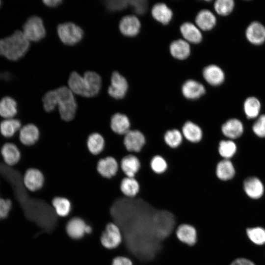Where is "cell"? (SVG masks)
Here are the masks:
<instances>
[{
    "label": "cell",
    "mask_w": 265,
    "mask_h": 265,
    "mask_svg": "<svg viewBox=\"0 0 265 265\" xmlns=\"http://www.w3.org/2000/svg\"><path fill=\"white\" fill-rule=\"evenodd\" d=\"M44 3L49 7H56L61 3L62 1L60 0H44L43 1Z\"/></svg>",
    "instance_id": "obj_46"
},
{
    "label": "cell",
    "mask_w": 265,
    "mask_h": 265,
    "mask_svg": "<svg viewBox=\"0 0 265 265\" xmlns=\"http://www.w3.org/2000/svg\"><path fill=\"white\" fill-rule=\"evenodd\" d=\"M246 233L248 238L253 244L258 246L265 244V229L263 227L247 228Z\"/></svg>",
    "instance_id": "obj_36"
},
{
    "label": "cell",
    "mask_w": 265,
    "mask_h": 265,
    "mask_svg": "<svg viewBox=\"0 0 265 265\" xmlns=\"http://www.w3.org/2000/svg\"><path fill=\"white\" fill-rule=\"evenodd\" d=\"M129 4L132 7L133 11L139 15L145 13L148 8L147 1L145 0H129Z\"/></svg>",
    "instance_id": "obj_43"
},
{
    "label": "cell",
    "mask_w": 265,
    "mask_h": 265,
    "mask_svg": "<svg viewBox=\"0 0 265 265\" xmlns=\"http://www.w3.org/2000/svg\"><path fill=\"white\" fill-rule=\"evenodd\" d=\"M18 113V105L16 100L9 96L0 99V118L2 119L15 118Z\"/></svg>",
    "instance_id": "obj_21"
},
{
    "label": "cell",
    "mask_w": 265,
    "mask_h": 265,
    "mask_svg": "<svg viewBox=\"0 0 265 265\" xmlns=\"http://www.w3.org/2000/svg\"><path fill=\"white\" fill-rule=\"evenodd\" d=\"M44 109L51 112L58 107L61 119L65 122L72 121L76 117L77 103L73 92L66 86L47 92L42 98Z\"/></svg>",
    "instance_id": "obj_1"
},
{
    "label": "cell",
    "mask_w": 265,
    "mask_h": 265,
    "mask_svg": "<svg viewBox=\"0 0 265 265\" xmlns=\"http://www.w3.org/2000/svg\"><path fill=\"white\" fill-rule=\"evenodd\" d=\"M128 84L126 79L116 71L113 72L111 77V85L108 89V94L115 99H121L126 94Z\"/></svg>",
    "instance_id": "obj_12"
},
{
    "label": "cell",
    "mask_w": 265,
    "mask_h": 265,
    "mask_svg": "<svg viewBox=\"0 0 265 265\" xmlns=\"http://www.w3.org/2000/svg\"><path fill=\"white\" fill-rule=\"evenodd\" d=\"M182 92L185 97L190 100L198 99L206 92L204 86L193 80L186 81L182 85Z\"/></svg>",
    "instance_id": "obj_22"
},
{
    "label": "cell",
    "mask_w": 265,
    "mask_h": 265,
    "mask_svg": "<svg viewBox=\"0 0 265 265\" xmlns=\"http://www.w3.org/2000/svg\"><path fill=\"white\" fill-rule=\"evenodd\" d=\"M152 15L158 22L163 24H168L172 19V10L163 3L155 4L152 9Z\"/></svg>",
    "instance_id": "obj_32"
},
{
    "label": "cell",
    "mask_w": 265,
    "mask_h": 265,
    "mask_svg": "<svg viewBox=\"0 0 265 265\" xmlns=\"http://www.w3.org/2000/svg\"><path fill=\"white\" fill-rule=\"evenodd\" d=\"M18 139L23 146L31 147L36 144L40 138L38 127L33 123L24 124L18 133Z\"/></svg>",
    "instance_id": "obj_9"
},
{
    "label": "cell",
    "mask_w": 265,
    "mask_h": 265,
    "mask_svg": "<svg viewBox=\"0 0 265 265\" xmlns=\"http://www.w3.org/2000/svg\"><path fill=\"white\" fill-rule=\"evenodd\" d=\"M111 265H133V263L132 261L127 257L118 256L112 259Z\"/></svg>",
    "instance_id": "obj_44"
},
{
    "label": "cell",
    "mask_w": 265,
    "mask_h": 265,
    "mask_svg": "<svg viewBox=\"0 0 265 265\" xmlns=\"http://www.w3.org/2000/svg\"><path fill=\"white\" fill-rule=\"evenodd\" d=\"M176 236L178 240L184 244L192 246L196 243L197 231L193 226L188 224L180 225L176 230Z\"/></svg>",
    "instance_id": "obj_16"
},
{
    "label": "cell",
    "mask_w": 265,
    "mask_h": 265,
    "mask_svg": "<svg viewBox=\"0 0 265 265\" xmlns=\"http://www.w3.org/2000/svg\"><path fill=\"white\" fill-rule=\"evenodd\" d=\"M22 182L27 190L36 192L44 186L45 178L41 170L36 167H31L27 168L24 173Z\"/></svg>",
    "instance_id": "obj_7"
},
{
    "label": "cell",
    "mask_w": 265,
    "mask_h": 265,
    "mask_svg": "<svg viewBox=\"0 0 265 265\" xmlns=\"http://www.w3.org/2000/svg\"><path fill=\"white\" fill-rule=\"evenodd\" d=\"M152 169L157 173H162L167 169V164L164 159L160 156L154 157L151 160Z\"/></svg>",
    "instance_id": "obj_40"
},
{
    "label": "cell",
    "mask_w": 265,
    "mask_h": 265,
    "mask_svg": "<svg viewBox=\"0 0 265 265\" xmlns=\"http://www.w3.org/2000/svg\"><path fill=\"white\" fill-rule=\"evenodd\" d=\"M103 246L108 250H115L122 243L123 236L119 226L115 222H109L100 238Z\"/></svg>",
    "instance_id": "obj_4"
},
{
    "label": "cell",
    "mask_w": 265,
    "mask_h": 265,
    "mask_svg": "<svg viewBox=\"0 0 265 265\" xmlns=\"http://www.w3.org/2000/svg\"><path fill=\"white\" fill-rule=\"evenodd\" d=\"M120 189L121 193L129 198L135 197L140 192L139 183L134 177L123 178L120 183Z\"/></svg>",
    "instance_id": "obj_31"
},
{
    "label": "cell",
    "mask_w": 265,
    "mask_h": 265,
    "mask_svg": "<svg viewBox=\"0 0 265 265\" xmlns=\"http://www.w3.org/2000/svg\"><path fill=\"white\" fill-rule=\"evenodd\" d=\"M140 167L138 159L134 155L124 157L120 162V167L123 173L129 177H134Z\"/></svg>",
    "instance_id": "obj_29"
},
{
    "label": "cell",
    "mask_w": 265,
    "mask_h": 265,
    "mask_svg": "<svg viewBox=\"0 0 265 265\" xmlns=\"http://www.w3.org/2000/svg\"><path fill=\"white\" fill-rule=\"evenodd\" d=\"M87 226V225L82 219L80 217H74L68 222L66 226V231L71 238L79 239L86 234Z\"/></svg>",
    "instance_id": "obj_24"
},
{
    "label": "cell",
    "mask_w": 265,
    "mask_h": 265,
    "mask_svg": "<svg viewBox=\"0 0 265 265\" xmlns=\"http://www.w3.org/2000/svg\"><path fill=\"white\" fill-rule=\"evenodd\" d=\"M253 133L259 138H265V114H260L251 127Z\"/></svg>",
    "instance_id": "obj_39"
},
{
    "label": "cell",
    "mask_w": 265,
    "mask_h": 265,
    "mask_svg": "<svg viewBox=\"0 0 265 265\" xmlns=\"http://www.w3.org/2000/svg\"><path fill=\"white\" fill-rule=\"evenodd\" d=\"M203 76L205 80L213 86L221 85L225 80L223 71L220 67L215 64L205 67L203 71Z\"/></svg>",
    "instance_id": "obj_19"
},
{
    "label": "cell",
    "mask_w": 265,
    "mask_h": 265,
    "mask_svg": "<svg viewBox=\"0 0 265 265\" xmlns=\"http://www.w3.org/2000/svg\"><path fill=\"white\" fill-rule=\"evenodd\" d=\"M12 202L10 199L0 196V220L7 218L12 208Z\"/></svg>",
    "instance_id": "obj_42"
},
{
    "label": "cell",
    "mask_w": 265,
    "mask_h": 265,
    "mask_svg": "<svg viewBox=\"0 0 265 265\" xmlns=\"http://www.w3.org/2000/svg\"><path fill=\"white\" fill-rule=\"evenodd\" d=\"M245 37L251 44L259 46L265 42V26L258 21L250 23L245 30Z\"/></svg>",
    "instance_id": "obj_13"
},
{
    "label": "cell",
    "mask_w": 265,
    "mask_h": 265,
    "mask_svg": "<svg viewBox=\"0 0 265 265\" xmlns=\"http://www.w3.org/2000/svg\"><path fill=\"white\" fill-rule=\"evenodd\" d=\"M118 168L117 161L112 156H107L100 159L96 165L98 173L102 177L107 179L115 176Z\"/></svg>",
    "instance_id": "obj_15"
},
{
    "label": "cell",
    "mask_w": 265,
    "mask_h": 265,
    "mask_svg": "<svg viewBox=\"0 0 265 265\" xmlns=\"http://www.w3.org/2000/svg\"><path fill=\"white\" fill-rule=\"evenodd\" d=\"M107 9L110 11H121L126 8L129 5V0H111L105 1Z\"/></svg>",
    "instance_id": "obj_41"
},
{
    "label": "cell",
    "mask_w": 265,
    "mask_h": 265,
    "mask_svg": "<svg viewBox=\"0 0 265 265\" xmlns=\"http://www.w3.org/2000/svg\"><path fill=\"white\" fill-rule=\"evenodd\" d=\"M170 52L175 58L183 60L190 54V48L187 42L183 39H178L173 41L170 45Z\"/></svg>",
    "instance_id": "obj_30"
},
{
    "label": "cell",
    "mask_w": 265,
    "mask_h": 265,
    "mask_svg": "<svg viewBox=\"0 0 265 265\" xmlns=\"http://www.w3.org/2000/svg\"><path fill=\"white\" fill-rule=\"evenodd\" d=\"M238 146L234 140L222 139L218 143V152L223 159H231L237 154Z\"/></svg>",
    "instance_id": "obj_34"
},
{
    "label": "cell",
    "mask_w": 265,
    "mask_h": 265,
    "mask_svg": "<svg viewBox=\"0 0 265 265\" xmlns=\"http://www.w3.org/2000/svg\"><path fill=\"white\" fill-rule=\"evenodd\" d=\"M22 31L29 41L38 42L46 35L43 22L37 16L28 18L23 25Z\"/></svg>",
    "instance_id": "obj_5"
},
{
    "label": "cell",
    "mask_w": 265,
    "mask_h": 265,
    "mask_svg": "<svg viewBox=\"0 0 265 265\" xmlns=\"http://www.w3.org/2000/svg\"><path fill=\"white\" fill-rule=\"evenodd\" d=\"M182 132L184 137L189 141L198 142L202 137L201 129L197 124L191 122H186L182 127Z\"/></svg>",
    "instance_id": "obj_33"
},
{
    "label": "cell",
    "mask_w": 265,
    "mask_h": 265,
    "mask_svg": "<svg viewBox=\"0 0 265 265\" xmlns=\"http://www.w3.org/2000/svg\"><path fill=\"white\" fill-rule=\"evenodd\" d=\"M236 173L235 165L231 159H222L216 164V176L221 181H228L232 180Z\"/></svg>",
    "instance_id": "obj_20"
},
{
    "label": "cell",
    "mask_w": 265,
    "mask_h": 265,
    "mask_svg": "<svg viewBox=\"0 0 265 265\" xmlns=\"http://www.w3.org/2000/svg\"><path fill=\"white\" fill-rule=\"evenodd\" d=\"M195 23L200 29L209 31L215 26L216 24V18L212 11L208 9H203L200 11L197 14Z\"/></svg>",
    "instance_id": "obj_26"
},
{
    "label": "cell",
    "mask_w": 265,
    "mask_h": 265,
    "mask_svg": "<svg viewBox=\"0 0 265 265\" xmlns=\"http://www.w3.org/2000/svg\"><path fill=\"white\" fill-rule=\"evenodd\" d=\"M22 121L17 118L1 119L0 121V135L5 139H10L18 134L23 126Z\"/></svg>",
    "instance_id": "obj_17"
},
{
    "label": "cell",
    "mask_w": 265,
    "mask_h": 265,
    "mask_svg": "<svg viewBox=\"0 0 265 265\" xmlns=\"http://www.w3.org/2000/svg\"><path fill=\"white\" fill-rule=\"evenodd\" d=\"M29 46V41L22 30H17L9 36L0 39V56L17 61L26 54Z\"/></svg>",
    "instance_id": "obj_3"
},
{
    "label": "cell",
    "mask_w": 265,
    "mask_h": 265,
    "mask_svg": "<svg viewBox=\"0 0 265 265\" xmlns=\"http://www.w3.org/2000/svg\"><path fill=\"white\" fill-rule=\"evenodd\" d=\"M242 188L246 195L254 200L261 199L265 191L264 183L256 176L246 177L242 182Z\"/></svg>",
    "instance_id": "obj_8"
},
{
    "label": "cell",
    "mask_w": 265,
    "mask_h": 265,
    "mask_svg": "<svg viewBox=\"0 0 265 265\" xmlns=\"http://www.w3.org/2000/svg\"><path fill=\"white\" fill-rule=\"evenodd\" d=\"M180 29L183 37L188 43L198 44L202 41V34L200 29L193 23H184Z\"/></svg>",
    "instance_id": "obj_25"
},
{
    "label": "cell",
    "mask_w": 265,
    "mask_h": 265,
    "mask_svg": "<svg viewBox=\"0 0 265 265\" xmlns=\"http://www.w3.org/2000/svg\"><path fill=\"white\" fill-rule=\"evenodd\" d=\"M68 85L70 89L77 95L86 98L96 96L99 93L102 80L96 72L87 71L83 77L76 72H72L69 77Z\"/></svg>",
    "instance_id": "obj_2"
},
{
    "label": "cell",
    "mask_w": 265,
    "mask_h": 265,
    "mask_svg": "<svg viewBox=\"0 0 265 265\" xmlns=\"http://www.w3.org/2000/svg\"><path fill=\"white\" fill-rule=\"evenodd\" d=\"M86 144L88 151L94 156L100 154L106 145L104 136L97 132H92L88 136Z\"/></svg>",
    "instance_id": "obj_27"
},
{
    "label": "cell",
    "mask_w": 265,
    "mask_h": 265,
    "mask_svg": "<svg viewBox=\"0 0 265 265\" xmlns=\"http://www.w3.org/2000/svg\"><path fill=\"white\" fill-rule=\"evenodd\" d=\"M261 108L260 101L255 96L246 98L243 104L244 113L249 120L256 119L261 114Z\"/></svg>",
    "instance_id": "obj_28"
},
{
    "label": "cell",
    "mask_w": 265,
    "mask_h": 265,
    "mask_svg": "<svg viewBox=\"0 0 265 265\" xmlns=\"http://www.w3.org/2000/svg\"><path fill=\"white\" fill-rule=\"evenodd\" d=\"M235 5V3L233 0H217L213 4L216 13L222 16L230 14L233 11Z\"/></svg>",
    "instance_id": "obj_37"
},
{
    "label": "cell",
    "mask_w": 265,
    "mask_h": 265,
    "mask_svg": "<svg viewBox=\"0 0 265 265\" xmlns=\"http://www.w3.org/2000/svg\"><path fill=\"white\" fill-rule=\"evenodd\" d=\"M140 22L134 15H127L122 18L119 23L120 32L125 36L133 37L139 32Z\"/></svg>",
    "instance_id": "obj_18"
},
{
    "label": "cell",
    "mask_w": 265,
    "mask_h": 265,
    "mask_svg": "<svg viewBox=\"0 0 265 265\" xmlns=\"http://www.w3.org/2000/svg\"><path fill=\"white\" fill-rule=\"evenodd\" d=\"M182 134L177 129L168 130L164 135L165 142L170 147L173 148L178 147L182 143Z\"/></svg>",
    "instance_id": "obj_38"
},
{
    "label": "cell",
    "mask_w": 265,
    "mask_h": 265,
    "mask_svg": "<svg viewBox=\"0 0 265 265\" xmlns=\"http://www.w3.org/2000/svg\"><path fill=\"white\" fill-rule=\"evenodd\" d=\"M109 124L111 130L119 135H125L130 130L131 123L129 118L121 113L112 115Z\"/></svg>",
    "instance_id": "obj_23"
},
{
    "label": "cell",
    "mask_w": 265,
    "mask_h": 265,
    "mask_svg": "<svg viewBox=\"0 0 265 265\" xmlns=\"http://www.w3.org/2000/svg\"><path fill=\"white\" fill-rule=\"evenodd\" d=\"M0 154L2 161L9 167L17 165L22 157V151L18 146L11 141L4 142L0 147Z\"/></svg>",
    "instance_id": "obj_10"
},
{
    "label": "cell",
    "mask_w": 265,
    "mask_h": 265,
    "mask_svg": "<svg viewBox=\"0 0 265 265\" xmlns=\"http://www.w3.org/2000/svg\"><path fill=\"white\" fill-rule=\"evenodd\" d=\"M230 265H255V264L248 259L239 258L234 260Z\"/></svg>",
    "instance_id": "obj_45"
},
{
    "label": "cell",
    "mask_w": 265,
    "mask_h": 265,
    "mask_svg": "<svg viewBox=\"0 0 265 265\" xmlns=\"http://www.w3.org/2000/svg\"><path fill=\"white\" fill-rule=\"evenodd\" d=\"M57 30L60 40L67 45L76 44L83 36L82 29L73 23L61 24L58 26Z\"/></svg>",
    "instance_id": "obj_6"
},
{
    "label": "cell",
    "mask_w": 265,
    "mask_h": 265,
    "mask_svg": "<svg viewBox=\"0 0 265 265\" xmlns=\"http://www.w3.org/2000/svg\"><path fill=\"white\" fill-rule=\"evenodd\" d=\"M1 1L0 0V7L1 6Z\"/></svg>",
    "instance_id": "obj_47"
},
{
    "label": "cell",
    "mask_w": 265,
    "mask_h": 265,
    "mask_svg": "<svg viewBox=\"0 0 265 265\" xmlns=\"http://www.w3.org/2000/svg\"><path fill=\"white\" fill-rule=\"evenodd\" d=\"M52 204L56 212L59 216H68L71 210V203L69 200L64 197L57 196L54 197Z\"/></svg>",
    "instance_id": "obj_35"
},
{
    "label": "cell",
    "mask_w": 265,
    "mask_h": 265,
    "mask_svg": "<svg viewBox=\"0 0 265 265\" xmlns=\"http://www.w3.org/2000/svg\"><path fill=\"white\" fill-rule=\"evenodd\" d=\"M221 131L227 139L235 140L242 136L244 132V127L240 120L232 118L227 119L222 124Z\"/></svg>",
    "instance_id": "obj_11"
},
{
    "label": "cell",
    "mask_w": 265,
    "mask_h": 265,
    "mask_svg": "<svg viewBox=\"0 0 265 265\" xmlns=\"http://www.w3.org/2000/svg\"><path fill=\"white\" fill-rule=\"evenodd\" d=\"M145 143V136L138 130H130L124 135L123 144L126 149L129 152L140 151Z\"/></svg>",
    "instance_id": "obj_14"
}]
</instances>
